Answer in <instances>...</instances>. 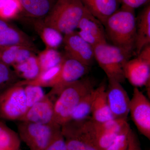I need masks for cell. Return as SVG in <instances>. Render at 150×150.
Returning <instances> with one entry per match:
<instances>
[{
  "label": "cell",
  "instance_id": "6da1fadb",
  "mask_svg": "<svg viewBox=\"0 0 150 150\" xmlns=\"http://www.w3.org/2000/svg\"><path fill=\"white\" fill-rule=\"evenodd\" d=\"M104 26L106 38L112 45L133 54L137 29L135 10L121 6L107 19Z\"/></svg>",
  "mask_w": 150,
  "mask_h": 150
},
{
  "label": "cell",
  "instance_id": "7a4b0ae2",
  "mask_svg": "<svg viewBox=\"0 0 150 150\" xmlns=\"http://www.w3.org/2000/svg\"><path fill=\"white\" fill-rule=\"evenodd\" d=\"M94 88L93 83L88 78H82L65 87L54 102L55 123L62 126L69 122L81 100Z\"/></svg>",
  "mask_w": 150,
  "mask_h": 150
},
{
  "label": "cell",
  "instance_id": "3957f363",
  "mask_svg": "<svg viewBox=\"0 0 150 150\" xmlns=\"http://www.w3.org/2000/svg\"><path fill=\"white\" fill-rule=\"evenodd\" d=\"M86 10L80 0H57L43 21L65 35L77 28Z\"/></svg>",
  "mask_w": 150,
  "mask_h": 150
},
{
  "label": "cell",
  "instance_id": "277c9868",
  "mask_svg": "<svg viewBox=\"0 0 150 150\" xmlns=\"http://www.w3.org/2000/svg\"><path fill=\"white\" fill-rule=\"evenodd\" d=\"M95 60L105 73L108 79L120 83L126 80L123 67L132 54L113 45L100 43L93 47Z\"/></svg>",
  "mask_w": 150,
  "mask_h": 150
},
{
  "label": "cell",
  "instance_id": "5b68a950",
  "mask_svg": "<svg viewBox=\"0 0 150 150\" xmlns=\"http://www.w3.org/2000/svg\"><path fill=\"white\" fill-rule=\"evenodd\" d=\"M18 130L21 140L30 150H44L61 131V126L20 121Z\"/></svg>",
  "mask_w": 150,
  "mask_h": 150
},
{
  "label": "cell",
  "instance_id": "8992f818",
  "mask_svg": "<svg viewBox=\"0 0 150 150\" xmlns=\"http://www.w3.org/2000/svg\"><path fill=\"white\" fill-rule=\"evenodd\" d=\"M28 109L23 86L14 84L0 93V118L19 121Z\"/></svg>",
  "mask_w": 150,
  "mask_h": 150
},
{
  "label": "cell",
  "instance_id": "52a82bcc",
  "mask_svg": "<svg viewBox=\"0 0 150 150\" xmlns=\"http://www.w3.org/2000/svg\"><path fill=\"white\" fill-rule=\"evenodd\" d=\"M123 69L126 79L134 88L145 86L150 96V44L143 48L137 57L127 61Z\"/></svg>",
  "mask_w": 150,
  "mask_h": 150
},
{
  "label": "cell",
  "instance_id": "ba28073f",
  "mask_svg": "<svg viewBox=\"0 0 150 150\" xmlns=\"http://www.w3.org/2000/svg\"><path fill=\"white\" fill-rule=\"evenodd\" d=\"M68 150H100L82 121H70L61 126Z\"/></svg>",
  "mask_w": 150,
  "mask_h": 150
},
{
  "label": "cell",
  "instance_id": "9c48e42d",
  "mask_svg": "<svg viewBox=\"0 0 150 150\" xmlns=\"http://www.w3.org/2000/svg\"><path fill=\"white\" fill-rule=\"evenodd\" d=\"M129 113L138 131L150 139V102L139 88H134L130 99Z\"/></svg>",
  "mask_w": 150,
  "mask_h": 150
},
{
  "label": "cell",
  "instance_id": "30bf717a",
  "mask_svg": "<svg viewBox=\"0 0 150 150\" xmlns=\"http://www.w3.org/2000/svg\"><path fill=\"white\" fill-rule=\"evenodd\" d=\"M63 44L67 57L88 67L93 64L95 60L93 47L84 40L77 31L65 35Z\"/></svg>",
  "mask_w": 150,
  "mask_h": 150
},
{
  "label": "cell",
  "instance_id": "8fae6325",
  "mask_svg": "<svg viewBox=\"0 0 150 150\" xmlns=\"http://www.w3.org/2000/svg\"><path fill=\"white\" fill-rule=\"evenodd\" d=\"M89 67L75 59L64 57L58 81L47 94L58 96L65 87L82 79L88 73Z\"/></svg>",
  "mask_w": 150,
  "mask_h": 150
},
{
  "label": "cell",
  "instance_id": "7c38bea8",
  "mask_svg": "<svg viewBox=\"0 0 150 150\" xmlns=\"http://www.w3.org/2000/svg\"><path fill=\"white\" fill-rule=\"evenodd\" d=\"M105 92L109 108L113 117L127 120L130 99L121 83L113 80H108Z\"/></svg>",
  "mask_w": 150,
  "mask_h": 150
},
{
  "label": "cell",
  "instance_id": "4fadbf2b",
  "mask_svg": "<svg viewBox=\"0 0 150 150\" xmlns=\"http://www.w3.org/2000/svg\"><path fill=\"white\" fill-rule=\"evenodd\" d=\"M77 28L79 30L77 31L79 35L93 47L100 43H107L104 25L87 10Z\"/></svg>",
  "mask_w": 150,
  "mask_h": 150
},
{
  "label": "cell",
  "instance_id": "5bb4252c",
  "mask_svg": "<svg viewBox=\"0 0 150 150\" xmlns=\"http://www.w3.org/2000/svg\"><path fill=\"white\" fill-rule=\"evenodd\" d=\"M52 125L54 121V102L47 95L39 102L28 109L25 115L19 121Z\"/></svg>",
  "mask_w": 150,
  "mask_h": 150
},
{
  "label": "cell",
  "instance_id": "9a60e30c",
  "mask_svg": "<svg viewBox=\"0 0 150 150\" xmlns=\"http://www.w3.org/2000/svg\"><path fill=\"white\" fill-rule=\"evenodd\" d=\"M13 46H24L37 51L29 36L6 21L0 19V48Z\"/></svg>",
  "mask_w": 150,
  "mask_h": 150
},
{
  "label": "cell",
  "instance_id": "2e32d148",
  "mask_svg": "<svg viewBox=\"0 0 150 150\" xmlns=\"http://www.w3.org/2000/svg\"><path fill=\"white\" fill-rule=\"evenodd\" d=\"M89 12L104 25L107 19L120 8L119 0H80Z\"/></svg>",
  "mask_w": 150,
  "mask_h": 150
},
{
  "label": "cell",
  "instance_id": "e0dca14e",
  "mask_svg": "<svg viewBox=\"0 0 150 150\" xmlns=\"http://www.w3.org/2000/svg\"><path fill=\"white\" fill-rule=\"evenodd\" d=\"M106 87L105 83H102L94 89L91 119L96 123H103L114 118L110 112L108 103Z\"/></svg>",
  "mask_w": 150,
  "mask_h": 150
},
{
  "label": "cell",
  "instance_id": "ac0fdd59",
  "mask_svg": "<svg viewBox=\"0 0 150 150\" xmlns=\"http://www.w3.org/2000/svg\"><path fill=\"white\" fill-rule=\"evenodd\" d=\"M137 18L135 48L138 55L142 49L150 44V5L148 4Z\"/></svg>",
  "mask_w": 150,
  "mask_h": 150
},
{
  "label": "cell",
  "instance_id": "d6986e66",
  "mask_svg": "<svg viewBox=\"0 0 150 150\" xmlns=\"http://www.w3.org/2000/svg\"><path fill=\"white\" fill-rule=\"evenodd\" d=\"M21 15L33 19H43L50 12L57 0H18Z\"/></svg>",
  "mask_w": 150,
  "mask_h": 150
},
{
  "label": "cell",
  "instance_id": "ffe728a7",
  "mask_svg": "<svg viewBox=\"0 0 150 150\" xmlns=\"http://www.w3.org/2000/svg\"><path fill=\"white\" fill-rule=\"evenodd\" d=\"M34 28L45 44L46 48L57 49L63 43V34L57 30L46 25L43 19H34Z\"/></svg>",
  "mask_w": 150,
  "mask_h": 150
},
{
  "label": "cell",
  "instance_id": "44dd1931",
  "mask_svg": "<svg viewBox=\"0 0 150 150\" xmlns=\"http://www.w3.org/2000/svg\"><path fill=\"white\" fill-rule=\"evenodd\" d=\"M62 63L56 67L41 71L34 79L30 81H19L15 84L21 86L30 85L38 86L42 88L51 87L52 88L58 81L62 69Z\"/></svg>",
  "mask_w": 150,
  "mask_h": 150
},
{
  "label": "cell",
  "instance_id": "7402d4cb",
  "mask_svg": "<svg viewBox=\"0 0 150 150\" xmlns=\"http://www.w3.org/2000/svg\"><path fill=\"white\" fill-rule=\"evenodd\" d=\"M14 71L19 78L23 80H32L41 72L37 56L35 54L22 63L13 65Z\"/></svg>",
  "mask_w": 150,
  "mask_h": 150
},
{
  "label": "cell",
  "instance_id": "603a6c76",
  "mask_svg": "<svg viewBox=\"0 0 150 150\" xmlns=\"http://www.w3.org/2000/svg\"><path fill=\"white\" fill-rule=\"evenodd\" d=\"M0 150H21V140L17 133L0 121Z\"/></svg>",
  "mask_w": 150,
  "mask_h": 150
},
{
  "label": "cell",
  "instance_id": "cb8c5ba5",
  "mask_svg": "<svg viewBox=\"0 0 150 150\" xmlns=\"http://www.w3.org/2000/svg\"><path fill=\"white\" fill-rule=\"evenodd\" d=\"M64 57L57 49L46 48L37 56L41 72L60 64Z\"/></svg>",
  "mask_w": 150,
  "mask_h": 150
},
{
  "label": "cell",
  "instance_id": "d4e9b609",
  "mask_svg": "<svg viewBox=\"0 0 150 150\" xmlns=\"http://www.w3.org/2000/svg\"><path fill=\"white\" fill-rule=\"evenodd\" d=\"M92 121L96 129L110 134L119 135L131 129L127 120L120 118H113L100 123Z\"/></svg>",
  "mask_w": 150,
  "mask_h": 150
},
{
  "label": "cell",
  "instance_id": "484cf974",
  "mask_svg": "<svg viewBox=\"0 0 150 150\" xmlns=\"http://www.w3.org/2000/svg\"><path fill=\"white\" fill-rule=\"evenodd\" d=\"M94 89L82 98L73 112L70 121H81L88 118L91 114Z\"/></svg>",
  "mask_w": 150,
  "mask_h": 150
},
{
  "label": "cell",
  "instance_id": "4316f807",
  "mask_svg": "<svg viewBox=\"0 0 150 150\" xmlns=\"http://www.w3.org/2000/svg\"><path fill=\"white\" fill-rule=\"evenodd\" d=\"M21 14V6L18 0H0V19L6 21L14 19Z\"/></svg>",
  "mask_w": 150,
  "mask_h": 150
},
{
  "label": "cell",
  "instance_id": "83f0119b",
  "mask_svg": "<svg viewBox=\"0 0 150 150\" xmlns=\"http://www.w3.org/2000/svg\"><path fill=\"white\" fill-rule=\"evenodd\" d=\"M19 81V78L14 70L0 61V93Z\"/></svg>",
  "mask_w": 150,
  "mask_h": 150
},
{
  "label": "cell",
  "instance_id": "f1b7e54d",
  "mask_svg": "<svg viewBox=\"0 0 150 150\" xmlns=\"http://www.w3.org/2000/svg\"><path fill=\"white\" fill-rule=\"evenodd\" d=\"M23 87L28 109L41 100L46 96L41 87L30 85Z\"/></svg>",
  "mask_w": 150,
  "mask_h": 150
},
{
  "label": "cell",
  "instance_id": "f546056e",
  "mask_svg": "<svg viewBox=\"0 0 150 150\" xmlns=\"http://www.w3.org/2000/svg\"><path fill=\"white\" fill-rule=\"evenodd\" d=\"M21 46H13L0 48V61L8 66H12L20 47Z\"/></svg>",
  "mask_w": 150,
  "mask_h": 150
},
{
  "label": "cell",
  "instance_id": "4dcf8cb0",
  "mask_svg": "<svg viewBox=\"0 0 150 150\" xmlns=\"http://www.w3.org/2000/svg\"><path fill=\"white\" fill-rule=\"evenodd\" d=\"M130 130L129 131L118 135L114 142L105 150H126L129 143V133Z\"/></svg>",
  "mask_w": 150,
  "mask_h": 150
},
{
  "label": "cell",
  "instance_id": "1f68e13d",
  "mask_svg": "<svg viewBox=\"0 0 150 150\" xmlns=\"http://www.w3.org/2000/svg\"><path fill=\"white\" fill-rule=\"evenodd\" d=\"M44 150H68L62 131H59Z\"/></svg>",
  "mask_w": 150,
  "mask_h": 150
},
{
  "label": "cell",
  "instance_id": "d6a6232c",
  "mask_svg": "<svg viewBox=\"0 0 150 150\" xmlns=\"http://www.w3.org/2000/svg\"><path fill=\"white\" fill-rule=\"evenodd\" d=\"M126 150H142L137 135L131 129L129 131V143Z\"/></svg>",
  "mask_w": 150,
  "mask_h": 150
},
{
  "label": "cell",
  "instance_id": "836d02e7",
  "mask_svg": "<svg viewBox=\"0 0 150 150\" xmlns=\"http://www.w3.org/2000/svg\"><path fill=\"white\" fill-rule=\"evenodd\" d=\"M121 6L132 9L140 7L149 4L150 0H119Z\"/></svg>",
  "mask_w": 150,
  "mask_h": 150
},
{
  "label": "cell",
  "instance_id": "e575fe53",
  "mask_svg": "<svg viewBox=\"0 0 150 150\" xmlns=\"http://www.w3.org/2000/svg\"></svg>",
  "mask_w": 150,
  "mask_h": 150
}]
</instances>
